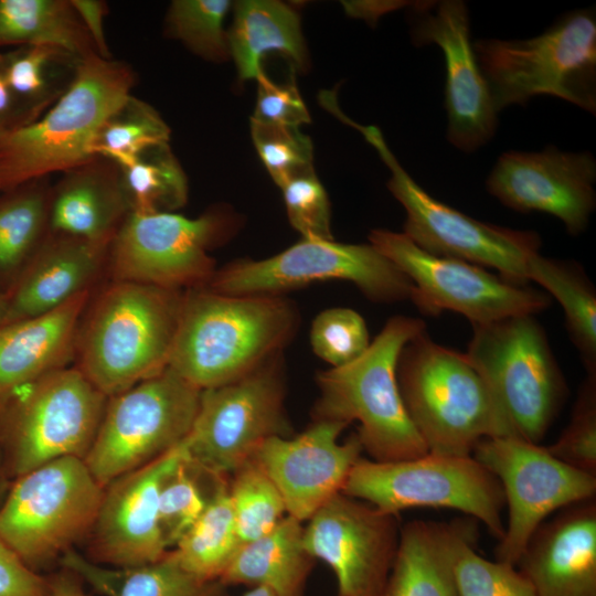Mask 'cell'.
<instances>
[{
  "label": "cell",
  "instance_id": "obj_1",
  "mask_svg": "<svg viewBox=\"0 0 596 596\" xmlns=\"http://www.w3.org/2000/svg\"><path fill=\"white\" fill-rule=\"evenodd\" d=\"M300 324L284 296L184 292L168 368L199 390L232 382L284 353Z\"/></svg>",
  "mask_w": 596,
  "mask_h": 596
},
{
  "label": "cell",
  "instance_id": "obj_2",
  "mask_svg": "<svg viewBox=\"0 0 596 596\" xmlns=\"http://www.w3.org/2000/svg\"><path fill=\"white\" fill-rule=\"evenodd\" d=\"M126 63L92 54L81 58L63 95L35 121L0 136V189L66 172L92 159L106 121L131 97Z\"/></svg>",
  "mask_w": 596,
  "mask_h": 596
},
{
  "label": "cell",
  "instance_id": "obj_3",
  "mask_svg": "<svg viewBox=\"0 0 596 596\" xmlns=\"http://www.w3.org/2000/svg\"><path fill=\"white\" fill-rule=\"evenodd\" d=\"M425 330L422 319L391 317L358 360L319 371L313 421L358 422L362 448L375 461L426 455L428 449L407 415L396 377L402 349Z\"/></svg>",
  "mask_w": 596,
  "mask_h": 596
},
{
  "label": "cell",
  "instance_id": "obj_4",
  "mask_svg": "<svg viewBox=\"0 0 596 596\" xmlns=\"http://www.w3.org/2000/svg\"><path fill=\"white\" fill-rule=\"evenodd\" d=\"M184 292L117 281L97 301L81 341L79 370L107 397L168 368Z\"/></svg>",
  "mask_w": 596,
  "mask_h": 596
},
{
  "label": "cell",
  "instance_id": "obj_5",
  "mask_svg": "<svg viewBox=\"0 0 596 596\" xmlns=\"http://www.w3.org/2000/svg\"><path fill=\"white\" fill-rule=\"evenodd\" d=\"M396 377L407 415L428 453L471 456L483 438L508 436L466 353L436 343L426 330L402 349Z\"/></svg>",
  "mask_w": 596,
  "mask_h": 596
},
{
  "label": "cell",
  "instance_id": "obj_6",
  "mask_svg": "<svg viewBox=\"0 0 596 596\" xmlns=\"http://www.w3.org/2000/svg\"><path fill=\"white\" fill-rule=\"evenodd\" d=\"M472 46L498 113L541 95L596 113V17L592 8L564 14L530 39H480Z\"/></svg>",
  "mask_w": 596,
  "mask_h": 596
},
{
  "label": "cell",
  "instance_id": "obj_7",
  "mask_svg": "<svg viewBox=\"0 0 596 596\" xmlns=\"http://www.w3.org/2000/svg\"><path fill=\"white\" fill-rule=\"evenodd\" d=\"M472 327L466 355L486 383L507 435L539 444L567 394L544 329L532 315Z\"/></svg>",
  "mask_w": 596,
  "mask_h": 596
},
{
  "label": "cell",
  "instance_id": "obj_8",
  "mask_svg": "<svg viewBox=\"0 0 596 596\" xmlns=\"http://www.w3.org/2000/svg\"><path fill=\"white\" fill-rule=\"evenodd\" d=\"M285 396L284 353L232 382L202 390L182 443L188 464L214 479L226 478L268 438L292 436Z\"/></svg>",
  "mask_w": 596,
  "mask_h": 596
},
{
  "label": "cell",
  "instance_id": "obj_9",
  "mask_svg": "<svg viewBox=\"0 0 596 596\" xmlns=\"http://www.w3.org/2000/svg\"><path fill=\"white\" fill-rule=\"evenodd\" d=\"M102 487L84 459L62 457L18 478L0 504V539L36 570L89 534Z\"/></svg>",
  "mask_w": 596,
  "mask_h": 596
},
{
  "label": "cell",
  "instance_id": "obj_10",
  "mask_svg": "<svg viewBox=\"0 0 596 596\" xmlns=\"http://www.w3.org/2000/svg\"><path fill=\"white\" fill-rule=\"evenodd\" d=\"M342 492L396 515L417 507L455 509L481 521L498 540L504 534L502 487L472 456L427 453L397 461L360 458Z\"/></svg>",
  "mask_w": 596,
  "mask_h": 596
},
{
  "label": "cell",
  "instance_id": "obj_11",
  "mask_svg": "<svg viewBox=\"0 0 596 596\" xmlns=\"http://www.w3.org/2000/svg\"><path fill=\"white\" fill-rule=\"evenodd\" d=\"M352 283L369 300L392 304L409 299L407 276L372 244L301 238L264 259L242 258L216 269L206 289L223 295L283 296L311 284Z\"/></svg>",
  "mask_w": 596,
  "mask_h": 596
},
{
  "label": "cell",
  "instance_id": "obj_12",
  "mask_svg": "<svg viewBox=\"0 0 596 596\" xmlns=\"http://www.w3.org/2000/svg\"><path fill=\"white\" fill-rule=\"evenodd\" d=\"M350 126L391 170L387 188L406 213L403 233L409 240L430 254L492 268L510 283L528 285V262L541 247L538 233L481 222L438 201L403 169L376 127Z\"/></svg>",
  "mask_w": 596,
  "mask_h": 596
},
{
  "label": "cell",
  "instance_id": "obj_13",
  "mask_svg": "<svg viewBox=\"0 0 596 596\" xmlns=\"http://www.w3.org/2000/svg\"><path fill=\"white\" fill-rule=\"evenodd\" d=\"M107 401L78 368H60L15 391L6 401L13 405L0 436L8 476L62 457L84 459Z\"/></svg>",
  "mask_w": 596,
  "mask_h": 596
},
{
  "label": "cell",
  "instance_id": "obj_14",
  "mask_svg": "<svg viewBox=\"0 0 596 596\" xmlns=\"http://www.w3.org/2000/svg\"><path fill=\"white\" fill-rule=\"evenodd\" d=\"M201 390L171 369L108 397L84 461L102 486L180 445L191 430Z\"/></svg>",
  "mask_w": 596,
  "mask_h": 596
},
{
  "label": "cell",
  "instance_id": "obj_15",
  "mask_svg": "<svg viewBox=\"0 0 596 596\" xmlns=\"http://www.w3.org/2000/svg\"><path fill=\"white\" fill-rule=\"evenodd\" d=\"M240 226L236 214L216 209L190 219L174 212H129L111 241L117 281L166 289L204 288L215 273L209 252Z\"/></svg>",
  "mask_w": 596,
  "mask_h": 596
},
{
  "label": "cell",
  "instance_id": "obj_16",
  "mask_svg": "<svg viewBox=\"0 0 596 596\" xmlns=\"http://www.w3.org/2000/svg\"><path fill=\"white\" fill-rule=\"evenodd\" d=\"M369 241L411 280L409 299L424 315L437 316L449 310L479 326L509 317L534 316L551 306L545 291L510 283L467 262L430 254L404 233L376 228L371 231Z\"/></svg>",
  "mask_w": 596,
  "mask_h": 596
},
{
  "label": "cell",
  "instance_id": "obj_17",
  "mask_svg": "<svg viewBox=\"0 0 596 596\" xmlns=\"http://www.w3.org/2000/svg\"><path fill=\"white\" fill-rule=\"evenodd\" d=\"M471 456L502 487L508 523L496 558L512 566L547 515L596 494V476L557 459L546 447L515 436L483 438Z\"/></svg>",
  "mask_w": 596,
  "mask_h": 596
},
{
  "label": "cell",
  "instance_id": "obj_18",
  "mask_svg": "<svg viewBox=\"0 0 596 596\" xmlns=\"http://www.w3.org/2000/svg\"><path fill=\"white\" fill-rule=\"evenodd\" d=\"M400 535L396 514L340 492L308 520L302 542L333 572L338 596H382Z\"/></svg>",
  "mask_w": 596,
  "mask_h": 596
},
{
  "label": "cell",
  "instance_id": "obj_19",
  "mask_svg": "<svg viewBox=\"0 0 596 596\" xmlns=\"http://www.w3.org/2000/svg\"><path fill=\"white\" fill-rule=\"evenodd\" d=\"M408 20L414 44H435L444 56L447 139L465 152L479 149L494 136L498 111L473 51L467 6L419 1L411 6Z\"/></svg>",
  "mask_w": 596,
  "mask_h": 596
},
{
  "label": "cell",
  "instance_id": "obj_20",
  "mask_svg": "<svg viewBox=\"0 0 596 596\" xmlns=\"http://www.w3.org/2000/svg\"><path fill=\"white\" fill-rule=\"evenodd\" d=\"M596 160L590 152H565L550 146L539 152L508 151L490 171L488 192L504 206L557 217L576 236L596 206Z\"/></svg>",
  "mask_w": 596,
  "mask_h": 596
},
{
  "label": "cell",
  "instance_id": "obj_21",
  "mask_svg": "<svg viewBox=\"0 0 596 596\" xmlns=\"http://www.w3.org/2000/svg\"><path fill=\"white\" fill-rule=\"evenodd\" d=\"M347 424L313 421L302 433L265 440L253 459L279 490L286 513L308 521L324 503L342 492L362 445L356 433L339 443Z\"/></svg>",
  "mask_w": 596,
  "mask_h": 596
},
{
  "label": "cell",
  "instance_id": "obj_22",
  "mask_svg": "<svg viewBox=\"0 0 596 596\" xmlns=\"http://www.w3.org/2000/svg\"><path fill=\"white\" fill-rule=\"evenodd\" d=\"M182 443L104 488L91 552L111 568H135L160 560L167 549L159 525V492L167 473L182 459Z\"/></svg>",
  "mask_w": 596,
  "mask_h": 596
},
{
  "label": "cell",
  "instance_id": "obj_23",
  "mask_svg": "<svg viewBox=\"0 0 596 596\" xmlns=\"http://www.w3.org/2000/svg\"><path fill=\"white\" fill-rule=\"evenodd\" d=\"M517 565L536 596H596V499L544 521Z\"/></svg>",
  "mask_w": 596,
  "mask_h": 596
},
{
  "label": "cell",
  "instance_id": "obj_24",
  "mask_svg": "<svg viewBox=\"0 0 596 596\" xmlns=\"http://www.w3.org/2000/svg\"><path fill=\"white\" fill-rule=\"evenodd\" d=\"M129 212L120 169L96 157L64 172L51 192L49 224L55 234L111 243Z\"/></svg>",
  "mask_w": 596,
  "mask_h": 596
},
{
  "label": "cell",
  "instance_id": "obj_25",
  "mask_svg": "<svg viewBox=\"0 0 596 596\" xmlns=\"http://www.w3.org/2000/svg\"><path fill=\"white\" fill-rule=\"evenodd\" d=\"M87 299L85 290L51 311L0 327V405L22 386L63 368Z\"/></svg>",
  "mask_w": 596,
  "mask_h": 596
},
{
  "label": "cell",
  "instance_id": "obj_26",
  "mask_svg": "<svg viewBox=\"0 0 596 596\" xmlns=\"http://www.w3.org/2000/svg\"><path fill=\"white\" fill-rule=\"evenodd\" d=\"M110 244L55 234L7 304L4 323L45 313L87 290Z\"/></svg>",
  "mask_w": 596,
  "mask_h": 596
},
{
  "label": "cell",
  "instance_id": "obj_27",
  "mask_svg": "<svg viewBox=\"0 0 596 596\" xmlns=\"http://www.w3.org/2000/svg\"><path fill=\"white\" fill-rule=\"evenodd\" d=\"M476 528L414 520L401 528L396 556L382 596H458L454 556L459 540Z\"/></svg>",
  "mask_w": 596,
  "mask_h": 596
},
{
  "label": "cell",
  "instance_id": "obj_28",
  "mask_svg": "<svg viewBox=\"0 0 596 596\" xmlns=\"http://www.w3.org/2000/svg\"><path fill=\"white\" fill-rule=\"evenodd\" d=\"M302 535V522L285 515L267 534L240 545L220 582L264 587L276 596H304L315 558Z\"/></svg>",
  "mask_w": 596,
  "mask_h": 596
},
{
  "label": "cell",
  "instance_id": "obj_29",
  "mask_svg": "<svg viewBox=\"0 0 596 596\" xmlns=\"http://www.w3.org/2000/svg\"><path fill=\"white\" fill-rule=\"evenodd\" d=\"M227 45L242 79H256L263 72L262 57L269 52H279L300 66L306 60L299 17L279 1H238Z\"/></svg>",
  "mask_w": 596,
  "mask_h": 596
},
{
  "label": "cell",
  "instance_id": "obj_30",
  "mask_svg": "<svg viewBox=\"0 0 596 596\" xmlns=\"http://www.w3.org/2000/svg\"><path fill=\"white\" fill-rule=\"evenodd\" d=\"M65 566L106 596H227L220 581H205L188 572L173 550L160 560L135 568H100L68 555Z\"/></svg>",
  "mask_w": 596,
  "mask_h": 596
},
{
  "label": "cell",
  "instance_id": "obj_31",
  "mask_svg": "<svg viewBox=\"0 0 596 596\" xmlns=\"http://www.w3.org/2000/svg\"><path fill=\"white\" fill-rule=\"evenodd\" d=\"M81 58L50 45H25L2 54L19 127L39 119L67 89Z\"/></svg>",
  "mask_w": 596,
  "mask_h": 596
},
{
  "label": "cell",
  "instance_id": "obj_32",
  "mask_svg": "<svg viewBox=\"0 0 596 596\" xmlns=\"http://www.w3.org/2000/svg\"><path fill=\"white\" fill-rule=\"evenodd\" d=\"M50 45L77 58L97 54L70 0H0V47Z\"/></svg>",
  "mask_w": 596,
  "mask_h": 596
},
{
  "label": "cell",
  "instance_id": "obj_33",
  "mask_svg": "<svg viewBox=\"0 0 596 596\" xmlns=\"http://www.w3.org/2000/svg\"><path fill=\"white\" fill-rule=\"evenodd\" d=\"M526 277L560 304L587 374H596V291L583 268L538 253L528 262Z\"/></svg>",
  "mask_w": 596,
  "mask_h": 596
},
{
  "label": "cell",
  "instance_id": "obj_34",
  "mask_svg": "<svg viewBox=\"0 0 596 596\" xmlns=\"http://www.w3.org/2000/svg\"><path fill=\"white\" fill-rule=\"evenodd\" d=\"M228 482H215L207 504L174 546L180 564L191 574L205 581H220L241 545Z\"/></svg>",
  "mask_w": 596,
  "mask_h": 596
},
{
  "label": "cell",
  "instance_id": "obj_35",
  "mask_svg": "<svg viewBox=\"0 0 596 596\" xmlns=\"http://www.w3.org/2000/svg\"><path fill=\"white\" fill-rule=\"evenodd\" d=\"M119 169L130 212H174L188 201L187 177L169 145Z\"/></svg>",
  "mask_w": 596,
  "mask_h": 596
},
{
  "label": "cell",
  "instance_id": "obj_36",
  "mask_svg": "<svg viewBox=\"0 0 596 596\" xmlns=\"http://www.w3.org/2000/svg\"><path fill=\"white\" fill-rule=\"evenodd\" d=\"M169 138L170 128L157 110L131 95L100 129L94 155L120 168L151 149L169 145Z\"/></svg>",
  "mask_w": 596,
  "mask_h": 596
},
{
  "label": "cell",
  "instance_id": "obj_37",
  "mask_svg": "<svg viewBox=\"0 0 596 596\" xmlns=\"http://www.w3.org/2000/svg\"><path fill=\"white\" fill-rule=\"evenodd\" d=\"M228 494L241 543L270 532L285 517L283 497L262 467L252 458L232 475Z\"/></svg>",
  "mask_w": 596,
  "mask_h": 596
},
{
  "label": "cell",
  "instance_id": "obj_38",
  "mask_svg": "<svg viewBox=\"0 0 596 596\" xmlns=\"http://www.w3.org/2000/svg\"><path fill=\"white\" fill-rule=\"evenodd\" d=\"M231 7L226 0H175L166 17V32L196 55L210 61L230 56L224 18Z\"/></svg>",
  "mask_w": 596,
  "mask_h": 596
},
{
  "label": "cell",
  "instance_id": "obj_39",
  "mask_svg": "<svg viewBox=\"0 0 596 596\" xmlns=\"http://www.w3.org/2000/svg\"><path fill=\"white\" fill-rule=\"evenodd\" d=\"M476 529L465 534L455 550L458 596H536L529 579L515 566L489 561L475 551Z\"/></svg>",
  "mask_w": 596,
  "mask_h": 596
},
{
  "label": "cell",
  "instance_id": "obj_40",
  "mask_svg": "<svg viewBox=\"0 0 596 596\" xmlns=\"http://www.w3.org/2000/svg\"><path fill=\"white\" fill-rule=\"evenodd\" d=\"M39 180L28 191L0 204V267L18 265L49 224V190Z\"/></svg>",
  "mask_w": 596,
  "mask_h": 596
},
{
  "label": "cell",
  "instance_id": "obj_41",
  "mask_svg": "<svg viewBox=\"0 0 596 596\" xmlns=\"http://www.w3.org/2000/svg\"><path fill=\"white\" fill-rule=\"evenodd\" d=\"M309 339L312 352L331 368L352 363L371 344L365 320L347 307L320 311L311 322Z\"/></svg>",
  "mask_w": 596,
  "mask_h": 596
},
{
  "label": "cell",
  "instance_id": "obj_42",
  "mask_svg": "<svg viewBox=\"0 0 596 596\" xmlns=\"http://www.w3.org/2000/svg\"><path fill=\"white\" fill-rule=\"evenodd\" d=\"M209 497L203 493L196 471L183 455L162 480L159 492V525L168 550L174 547L199 519Z\"/></svg>",
  "mask_w": 596,
  "mask_h": 596
},
{
  "label": "cell",
  "instance_id": "obj_43",
  "mask_svg": "<svg viewBox=\"0 0 596 596\" xmlns=\"http://www.w3.org/2000/svg\"><path fill=\"white\" fill-rule=\"evenodd\" d=\"M251 129L257 153L279 188L313 169L311 141L298 128L251 120Z\"/></svg>",
  "mask_w": 596,
  "mask_h": 596
},
{
  "label": "cell",
  "instance_id": "obj_44",
  "mask_svg": "<svg viewBox=\"0 0 596 596\" xmlns=\"http://www.w3.org/2000/svg\"><path fill=\"white\" fill-rule=\"evenodd\" d=\"M546 449L565 464L596 476V374H587L567 427Z\"/></svg>",
  "mask_w": 596,
  "mask_h": 596
},
{
  "label": "cell",
  "instance_id": "obj_45",
  "mask_svg": "<svg viewBox=\"0 0 596 596\" xmlns=\"http://www.w3.org/2000/svg\"><path fill=\"white\" fill-rule=\"evenodd\" d=\"M280 189L289 223L302 238L333 240L329 199L313 169L291 178Z\"/></svg>",
  "mask_w": 596,
  "mask_h": 596
},
{
  "label": "cell",
  "instance_id": "obj_46",
  "mask_svg": "<svg viewBox=\"0 0 596 596\" xmlns=\"http://www.w3.org/2000/svg\"><path fill=\"white\" fill-rule=\"evenodd\" d=\"M256 81L257 100L253 121L299 128L310 120L292 77L284 84H277L262 72Z\"/></svg>",
  "mask_w": 596,
  "mask_h": 596
},
{
  "label": "cell",
  "instance_id": "obj_47",
  "mask_svg": "<svg viewBox=\"0 0 596 596\" xmlns=\"http://www.w3.org/2000/svg\"><path fill=\"white\" fill-rule=\"evenodd\" d=\"M50 595V578L30 568L0 539V596Z\"/></svg>",
  "mask_w": 596,
  "mask_h": 596
},
{
  "label": "cell",
  "instance_id": "obj_48",
  "mask_svg": "<svg viewBox=\"0 0 596 596\" xmlns=\"http://www.w3.org/2000/svg\"><path fill=\"white\" fill-rule=\"evenodd\" d=\"M70 3L91 36L97 54L104 58H111L104 29V19L108 13L106 2L100 0H70Z\"/></svg>",
  "mask_w": 596,
  "mask_h": 596
},
{
  "label": "cell",
  "instance_id": "obj_49",
  "mask_svg": "<svg viewBox=\"0 0 596 596\" xmlns=\"http://www.w3.org/2000/svg\"><path fill=\"white\" fill-rule=\"evenodd\" d=\"M19 127L17 107L9 89L0 54V136Z\"/></svg>",
  "mask_w": 596,
  "mask_h": 596
},
{
  "label": "cell",
  "instance_id": "obj_50",
  "mask_svg": "<svg viewBox=\"0 0 596 596\" xmlns=\"http://www.w3.org/2000/svg\"><path fill=\"white\" fill-rule=\"evenodd\" d=\"M49 578L51 586L50 596H88L84 590L81 576L66 566Z\"/></svg>",
  "mask_w": 596,
  "mask_h": 596
},
{
  "label": "cell",
  "instance_id": "obj_51",
  "mask_svg": "<svg viewBox=\"0 0 596 596\" xmlns=\"http://www.w3.org/2000/svg\"><path fill=\"white\" fill-rule=\"evenodd\" d=\"M7 467H6V460L2 450V446L0 443V503H2L4 497H6V485H7V478H8Z\"/></svg>",
  "mask_w": 596,
  "mask_h": 596
},
{
  "label": "cell",
  "instance_id": "obj_52",
  "mask_svg": "<svg viewBox=\"0 0 596 596\" xmlns=\"http://www.w3.org/2000/svg\"><path fill=\"white\" fill-rule=\"evenodd\" d=\"M243 596H276L269 589L264 587H253L249 592Z\"/></svg>",
  "mask_w": 596,
  "mask_h": 596
},
{
  "label": "cell",
  "instance_id": "obj_53",
  "mask_svg": "<svg viewBox=\"0 0 596 596\" xmlns=\"http://www.w3.org/2000/svg\"><path fill=\"white\" fill-rule=\"evenodd\" d=\"M6 316H7V302H4L0 298V324L4 323Z\"/></svg>",
  "mask_w": 596,
  "mask_h": 596
},
{
  "label": "cell",
  "instance_id": "obj_54",
  "mask_svg": "<svg viewBox=\"0 0 596 596\" xmlns=\"http://www.w3.org/2000/svg\"><path fill=\"white\" fill-rule=\"evenodd\" d=\"M0 191H1V189H0Z\"/></svg>",
  "mask_w": 596,
  "mask_h": 596
}]
</instances>
